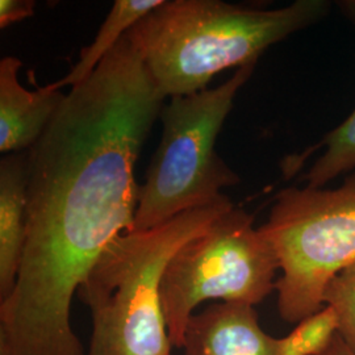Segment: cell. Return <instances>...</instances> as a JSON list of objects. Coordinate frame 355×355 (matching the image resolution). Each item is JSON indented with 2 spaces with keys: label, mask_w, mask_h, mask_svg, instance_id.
I'll return each instance as SVG.
<instances>
[{
  "label": "cell",
  "mask_w": 355,
  "mask_h": 355,
  "mask_svg": "<svg viewBox=\"0 0 355 355\" xmlns=\"http://www.w3.org/2000/svg\"><path fill=\"white\" fill-rule=\"evenodd\" d=\"M277 254L254 217L233 207L183 245L166 268L161 300L173 347L204 302L257 305L275 290Z\"/></svg>",
  "instance_id": "8992f818"
},
{
  "label": "cell",
  "mask_w": 355,
  "mask_h": 355,
  "mask_svg": "<svg viewBox=\"0 0 355 355\" xmlns=\"http://www.w3.org/2000/svg\"><path fill=\"white\" fill-rule=\"evenodd\" d=\"M338 334V316L325 305L318 313L302 320L291 333L277 338L279 355H320Z\"/></svg>",
  "instance_id": "7c38bea8"
},
{
  "label": "cell",
  "mask_w": 355,
  "mask_h": 355,
  "mask_svg": "<svg viewBox=\"0 0 355 355\" xmlns=\"http://www.w3.org/2000/svg\"><path fill=\"white\" fill-rule=\"evenodd\" d=\"M325 153L303 177L306 186L322 189L330 180L355 170V110L341 125L331 130L318 145Z\"/></svg>",
  "instance_id": "8fae6325"
},
{
  "label": "cell",
  "mask_w": 355,
  "mask_h": 355,
  "mask_svg": "<svg viewBox=\"0 0 355 355\" xmlns=\"http://www.w3.org/2000/svg\"><path fill=\"white\" fill-rule=\"evenodd\" d=\"M233 207L224 196L164 225L123 233L107 246L78 291L92 328L102 333L105 355H171L161 300L166 268L183 245Z\"/></svg>",
  "instance_id": "3957f363"
},
{
  "label": "cell",
  "mask_w": 355,
  "mask_h": 355,
  "mask_svg": "<svg viewBox=\"0 0 355 355\" xmlns=\"http://www.w3.org/2000/svg\"><path fill=\"white\" fill-rule=\"evenodd\" d=\"M325 0L258 10L221 0H170L127 33L165 98L207 89L230 67L257 64L265 51L329 12Z\"/></svg>",
  "instance_id": "7a4b0ae2"
},
{
  "label": "cell",
  "mask_w": 355,
  "mask_h": 355,
  "mask_svg": "<svg viewBox=\"0 0 355 355\" xmlns=\"http://www.w3.org/2000/svg\"><path fill=\"white\" fill-rule=\"evenodd\" d=\"M186 355H279L254 305L217 302L193 313L184 329Z\"/></svg>",
  "instance_id": "52a82bcc"
},
{
  "label": "cell",
  "mask_w": 355,
  "mask_h": 355,
  "mask_svg": "<svg viewBox=\"0 0 355 355\" xmlns=\"http://www.w3.org/2000/svg\"><path fill=\"white\" fill-rule=\"evenodd\" d=\"M324 304L336 311L338 334L355 354V263L330 280L324 293Z\"/></svg>",
  "instance_id": "4fadbf2b"
},
{
  "label": "cell",
  "mask_w": 355,
  "mask_h": 355,
  "mask_svg": "<svg viewBox=\"0 0 355 355\" xmlns=\"http://www.w3.org/2000/svg\"><path fill=\"white\" fill-rule=\"evenodd\" d=\"M259 230L277 254L280 318L299 324L324 306L337 274L355 263V170L334 190L280 191Z\"/></svg>",
  "instance_id": "5b68a950"
},
{
  "label": "cell",
  "mask_w": 355,
  "mask_h": 355,
  "mask_svg": "<svg viewBox=\"0 0 355 355\" xmlns=\"http://www.w3.org/2000/svg\"><path fill=\"white\" fill-rule=\"evenodd\" d=\"M26 153L0 161V300L15 287L26 237Z\"/></svg>",
  "instance_id": "9c48e42d"
},
{
  "label": "cell",
  "mask_w": 355,
  "mask_h": 355,
  "mask_svg": "<svg viewBox=\"0 0 355 355\" xmlns=\"http://www.w3.org/2000/svg\"><path fill=\"white\" fill-rule=\"evenodd\" d=\"M165 0H116L103 21L94 41L80 51V57L67 76L51 83V87L62 91L66 86L74 87L85 82L114 51L128 32L148 13L159 7Z\"/></svg>",
  "instance_id": "30bf717a"
},
{
  "label": "cell",
  "mask_w": 355,
  "mask_h": 355,
  "mask_svg": "<svg viewBox=\"0 0 355 355\" xmlns=\"http://www.w3.org/2000/svg\"><path fill=\"white\" fill-rule=\"evenodd\" d=\"M87 355H105L102 333L96 328H92V337H91L89 352Z\"/></svg>",
  "instance_id": "2e32d148"
},
{
  "label": "cell",
  "mask_w": 355,
  "mask_h": 355,
  "mask_svg": "<svg viewBox=\"0 0 355 355\" xmlns=\"http://www.w3.org/2000/svg\"><path fill=\"white\" fill-rule=\"evenodd\" d=\"M23 62L16 57L0 61V152L26 153L51 125L66 94L51 85L28 89L19 80Z\"/></svg>",
  "instance_id": "ba28073f"
},
{
  "label": "cell",
  "mask_w": 355,
  "mask_h": 355,
  "mask_svg": "<svg viewBox=\"0 0 355 355\" xmlns=\"http://www.w3.org/2000/svg\"><path fill=\"white\" fill-rule=\"evenodd\" d=\"M33 0H0V28L23 21L35 15Z\"/></svg>",
  "instance_id": "5bb4252c"
},
{
  "label": "cell",
  "mask_w": 355,
  "mask_h": 355,
  "mask_svg": "<svg viewBox=\"0 0 355 355\" xmlns=\"http://www.w3.org/2000/svg\"><path fill=\"white\" fill-rule=\"evenodd\" d=\"M320 355H355L347 346L343 343V338L340 334L334 337V340L330 343L329 347Z\"/></svg>",
  "instance_id": "9a60e30c"
},
{
  "label": "cell",
  "mask_w": 355,
  "mask_h": 355,
  "mask_svg": "<svg viewBox=\"0 0 355 355\" xmlns=\"http://www.w3.org/2000/svg\"><path fill=\"white\" fill-rule=\"evenodd\" d=\"M165 99L125 35L26 153V245L0 300V355H87L73 297L107 246L135 229V167Z\"/></svg>",
  "instance_id": "6da1fadb"
},
{
  "label": "cell",
  "mask_w": 355,
  "mask_h": 355,
  "mask_svg": "<svg viewBox=\"0 0 355 355\" xmlns=\"http://www.w3.org/2000/svg\"><path fill=\"white\" fill-rule=\"evenodd\" d=\"M255 64L237 69L216 89L170 98L159 116L162 136L140 187L133 230L216 203L225 196L223 189L240 182L216 153V140Z\"/></svg>",
  "instance_id": "277c9868"
}]
</instances>
